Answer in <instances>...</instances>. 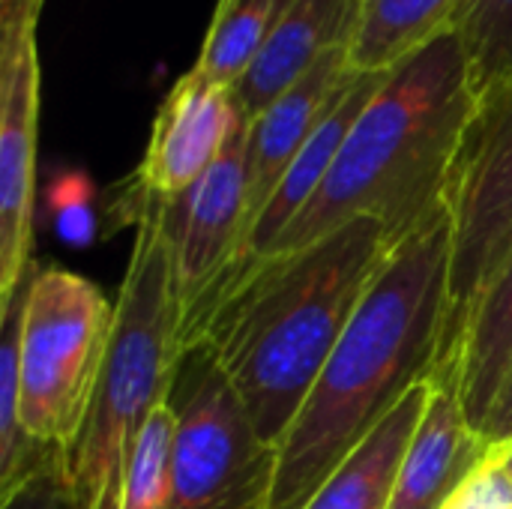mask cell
I'll return each mask as SVG.
<instances>
[{"instance_id":"cell-6","label":"cell","mask_w":512,"mask_h":509,"mask_svg":"<svg viewBox=\"0 0 512 509\" xmlns=\"http://www.w3.org/2000/svg\"><path fill=\"white\" fill-rule=\"evenodd\" d=\"M174 414L168 509H264L276 450L204 345L180 351L168 390Z\"/></svg>"},{"instance_id":"cell-5","label":"cell","mask_w":512,"mask_h":509,"mask_svg":"<svg viewBox=\"0 0 512 509\" xmlns=\"http://www.w3.org/2000/svg\"><path fill=\"white\" fill-rule=\"evenodd\" d=\"M114 306L84 276L57 264L30 267L21 285L18 414L30 444L69 453L99 387Z\"/></svg>"},{"instance_id":"cell-1","label":"cell","mask_w":512,"mask_h":509,"mask_svg":"<svg viewBox=\"0 0 512 509\" xmlns=\"http://www.w3.org/2000/svg\"><path fill=\"white\" fill-rule=\"evenodd\" d=\"M393 246L363 216L306 249L243 261L186 315L180 351L204 345L279 450Z\"/></svg>"},{"instance_id":"cell-22","label":"cell","mask_w":512,"mask_h":509,"mask_svg":"<svg viewBox=\"0 0 512 509\" xmlns=\"http://www.w3.org/2000/svg\"><path fill=\"white\" fill-rule=\"evenodd\" d=\"M447 509H512L510 483L486 456L480 471L465 483V489L453 498Z\"/></svg>"},{"instance_id":"cell-20","label":"cell","mask_w":512,"mask_h":509,"mask_svg":"<svg viewBox=\"0 0 512 509\" xmlns=\"http://www.w3.org/2000/svg\"><path fill=\"white\" fill-rule=\"evenodd\" d=\"M171 453H174V414L162 405L138 438L132 453L120 509H168L171 504Z\"/></svg>"},{"instance_id":"cell-9","label":"cell","mask_w":512,"mask_h":509,"mask_svg":"<svg viewBox=\"0 0 512 509\" xmlns=\"http://www.w3.org/2000/svg\"><path fill=\"white\" fill-rule=\"evenodd\" d=\"M249 219V120L240 117L228 147L180 198L165 201L180 327L186 315L240 261Z\"/></svg>"},{"instance_id":"cell-10","label":"cell","mask_w":512,"mask_h":509,"mask_svg":"<svg viewBox=\"0 0 512 509\" xmlns=\"http://www.w3.org/2000/svg\"><path fill=\"white\" fill-rule=\"evenodd\" d=\"M240 111L231 87L210 81L195 66L162 99L147 150L132 177V195L174 201L192 189L222 156Z\"/></svg>"},{"instance_id":"cell-17","label":"cell","mask_w":512,"mask_h":509,"mask_svg":"<svg viewBox=\"0 0 512 509\" xmlns=\"http://www.w3.org/2000/svg\"><path fill=\"white\" fill-rule=\"evenodd\" d=\"M465 0H357V24L348 42L354 72H387L438 33L453 27Z\"/></svg>"},{"instance_id":"cell-14","label":"cell","mask_w":512,"mask_h":509,"mask_svg":"<svg viewBox=\"0 0 512 509\" xmlns=\"http://www.w3.org/2000/svg\"><path fill=\"white\" fill-rule=\"evenodd\" d=\"M381 81H384V72H357L345 84V90L339 93V99L333 102L327 117L318 123V129L312 132L306 147L294 156V162L288 165V171L276 183L267 207L261 210L258 222L249 231L243 258L237 264L267 255L282 240V234L294 225V219L309 207V201L324 186V180H327V174H330V168H333V162H336V156H339V150H342V144H345V138L351 132V126L357 123V117L363 114V108L369 105V99L375 96Z\"/></svg>"},{"instance_id":"cell-12","label":"cell","mask_w":512,"mask_h":509,"mask_svg":"<svg viewBox=\"0 0 512 509\" xmlns=\"http://www.w3.org/2000/svg\"><path fill=\"white\" fill-rule=\"evenodd\" d=\"M354 24L357 0H294L267 36L252 66L231 87L240 117L252 123L324 54L348 45Z\"/></svg>"},{"instance_id":"cell-25","label":"cell","mask_w":512,"mask_h":509,"mask_svg":"<svg viewBox=\"0 0 512 509\" xmlns=\"http://www.w3.org/2000/svg\"><path fill=\"white\" fill-rule=\"evenodd\" d=\"M489 462L504 474V480L510 483L512 489V441H504V444H495V447H489Z\"/></svg>"},{"instance_id":"cell-23","label":"cell","mask_w":512,"mask_h":509,"mask_svg":"<svg viewBox=\"0 0 512 509\" xmlns=\"http://www.w3.org/2000/svg\"><path fill=\"white\" fill-rule=\"evenodd\" d=\"M75 186H78V180L69 177V192L63 198H57V231L63 234V240L81 246L93 234V216L87 210L84 192H78Z\"/></svg>"},{"instance_id":"cell-4","label":"cell","mask_w":512,"mask_h":509,"mask_svg":"<svg viewBox=\"0 0 512 509\" xmlns=\"http://www.w3.org/2000/svg\"><path fill=\"white\" fill-rule=\"evenodd\" d=\"M135 243L114 306V330L90 417L66 453L78 509H120L123 480L150 417L168 402L180 360L165 201L132 195Z\"/></svg>"},{"instance_id":"cell-16","label":"cell","mask_w":512,"mask_h":509,"mask_svg":"<svg viewBox=\"0 0 512 509\" xmlns=\"http://www.w3.org/2000/svg\"><path fill=\"white\" fill-rule=\"evenodd\" d=\"M432 390V381L414 384L303 509H390L399 465L426 414Z\"/></svg>"},{"instance_id":"cell-7","label":"cell","mask_w":512,"mask_h":509,"mask_svg":"<svg viewBox=\"0 0 512 509\" xmlns=\"http://www.w3.org/2000/svg\"><path fill=\"white\" fill-rule=\"evenodd\" d=\"M447 210L453 219V258L435 375L447 366L477 303L512 255V72L477 93V108L450 168Z\"/></svg>"},{"instance_id":"cell-15","label":"cell","mask_w":512,"mask_h":509,"mask_svg":"<svg viewBox=\"0 0 512 509\" xmlns=\"http://www.w3.org/2000/svg\"><path fill=\"white\" fill-rule=\"evenodd\" d=\"M512 375V255L477 303L459 345L432 384L450 387L480 432Z\"/></svg>"},{"instance_id":"cell-3","label":"cell","mask_w":512,"mask_h":509,"mask_svg":"<svg viewBox=\"0 0 512 509\" xmlns=\"http://www.w3.org/2000/svg\"><path fill=\"white\" fill-rule=\"evenodd\" d=\"M474 108L468 54L459 30L447 27L384 72L324 186L267 255L306 249L363 216L378 219L396 243L405 240L447 204L450 168Z\"/></svg>"},{"instance_id":"cell-24","label":"cell","mask_w":512,"mask_h":509,"mask_svg":"<svg viewBox=\"0 0 512 509\" xmlns=\"http://www.w3.org/2000/svg\"><path fill=\"white\" fill-rule=\"evenodd\" d=\"M480 435L486 438L489 447L504 444V441H512V375L507 378V384H504L498 402L492 405V414H489V420L483 423Z\"/></svg>"},{"instance_id":"cell-2","label":"cell","mask_w":512,"mask_h":509,"mask_svg":"<svg viewBox=\"0 0 512 509\" xmlns=\"http://www.w3.org/2000/svg\"><path fill=\"white\" fill-rule=\"evenodd\" d=\"M453 219L447 204L399 240L276 450L264 509H303L372 429L432 381L450 297Z\"/></svg>"},{"instance_id":"cell-8","label":"cell","mask_w":512,"mask_h":509,"mask_svg":"<svg viewBox=\"0 0 512 509\" xmlns=\"http://www.w3.org/2000/svg\"><path fill=\"white\" fill-rule=\"evenodd\" d=\"M42 0L0 6V312L18 297L30 273L36 132H39V48Z\"/></svg>"},{"instance_id":"cell-11","label":"cell","mask_w":512,"mask_h":509,"mask_svg":"<svg viewBox=\"0 0 512 509\" xmlns=\"http://www.w3.org/2000/svg\"><path fill=\"white\" fill-rule=\"evenodd\" d=\"M357 72L348 66V45L324 54L294 87H288L276 102H270L249 123V219L246 240L261 210L267 207L276 183L306 147L318 123L327 117L345 84ZM246 249V246H243ZM243 258V255H240Z\"/></svg>"},{"instance_id":"cell-21","label":"cell","mask_w":512,"mask_h":509,"mask_svg":"<svg viewBox=\"0 0 512 509\" xmlns=\"http://www.w3.org/2000/svg\"><path fill=\"white\" fill-rule=\"evenodd\" d=\"M0 509H78L66 456L48 450L24 477L0 492Z\"/></svg>"},{"instance_id":"cell-18","label":"cell","mask_w":512,"mask_h":509,"mask_svg":"<svg viewBox=\"0 0 512 509\" xmlns=\"http://www.w3.org/2000/svg\"><path fill=\"white\" fill-rule=\"evenodd\" d=\"M294 0H219L195 69L234 87Z\"/></svg>"},{"instance_id":"cell-13","label":"cell","mask_w":512,"mask_h":509,"mask_svg":"<svg viewBox=\"0 0 512 509\" xmlns=\"http://www.w3.org/2000/svg\"><path fill=\"white\" fill-rule=\"evenodd\" d=\"M489 444L459 396L435 384L414 441L399 465L390 509H447L486 462Z\"/></svg>"},{"instance_id":"cell-19","label":"cell","mask_w":512,"mask_h":509,"mask_svg":"<svg viewBox=\"0 0 512 509\" xmlns=\"http://www.w3.org/2000/svg\"><path fill=\"white\" fill-rule=\"evenodd\" d=\"M453 27L462 36L474 90L483 93L512 72V0H465Z\"/></svg>"}]
</instances>
